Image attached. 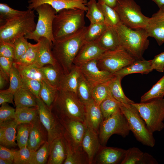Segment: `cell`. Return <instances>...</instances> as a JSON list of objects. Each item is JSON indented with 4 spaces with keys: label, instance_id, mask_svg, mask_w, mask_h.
Instances as JSON below:
<instances>
[{
    "label": "cell",
    "instance_id": "obj_1",
    "mask_svg": "<svg viewBox=\"0 0 164 164\" xmlns=\"http://www.w3.org/2000/svg\"><path fill=\"white\" fill-rule=\"evenodd\" d=\"M86 27L73 34L56 39L53 43V56L64 74L71 70L74 59L84 42Z\"/></svg>",
    "mask_w": 164,
    "mask_h": 164
},
{
    "label": "cell",
    "instance_id": "obj_2",
    "mask_svg": "<svg viewBox=\"0 0 164 164\" xmlns=\"http://www.w3.org/2000/svg\"><path fill=\"white\" fill-rule=\"evenodd\" d=\"M50 108L57 118H71L85 123V105L73 92L58 90Z\"/></svg>",
    "mask_w": 164,
    "mask_h": 164
},
{
    "label": "cell",
    "instance_id": "obj_3",
    "mask_svg": "<svg viewBox=\"0 0 164 164\" xmlns=\"http://www.w3.org/2000/svg\"><path fill=\"white\" fill-rule=\"evenodd\" d=\"M114 28L118 35L120 46L136 60L144 59L143 54L149 45V36L144 29H131L121 23Z\"/></svg>",
    "mask_w": 164,
    "mask_h": 164
},
{
    "label": "cell",
    "instance_id": "obj_4",
    "mask_svg": "<svg viewBox=\"0 0 164 164\" xmlns=\"http://www.w3.org/2000/svg\"><path fill=\"white\" fill-rule=\"evenodd\" d=\"M34 10L28 9L23 15L7 21L0 27V42L13 44L20 38L33 32L36 24Z\"/></svg>",
    "mask_w": 164,
    "mask_h": 164
},
{
    "label": "cell",
    "instance_id": "obj_5",
    "mask_svg": "<svg viewBox=\"0 0 164 164\" xmlns=\"http://www.w3.org/2000/svg\"><path fill=\"white\" fill-rule=\"evenodd\" d=\"M85 12L76 8L65 9L59 12L53 23L55 39L73 34L84 28Z\"/></svg>",
    "mask_w": 164,
    "mask_h": 164
},
{
    "label": "cell",
    "instance_id": "obj_6",
    "mask_svg": "<svg viewBox=\"0 0 164 164\" xmlns=\"http://www.w3.org/2000/svg\"><path fill=\"white\" fill-rule=\"evenodd\" d=\"M137 109L149 130L153 133L164 128V99L132 104Z\"/></svg>",
    "mask_w": 164,
    "mask_h": 164
},
{
    "label": "cell",
    "instance_id": "obj_7",
    "mask_svg": "<svg viewBox=\"0 0 164 164\" xmlns=\"http://www.w3.org/2000/svg\"><path fill=\"white\" fill-rule=\"evenodd\" d=\"M120 108L128 121L130 131L137 140L144 145L153 147L155 140L153 133L147 128L137 108L132 104L122 103Z\"/></svg>",
    "mask_w": 164,
    "mask_h": 164
},
{
    "label": "cell",
    "instance_id": "obj_8",
    "mask_svg": "<svg viewBox=\"0 0 164 164\" xmlns=\"http://www.w3.org/2000/svg\"><path fill=\"white\" fill-rule=\"evenodd\" d=\"M38 15L35 30L25 35L26 39L37 42L41 37L47 39L52 45L55 40L53 34V23L56 13L55 10L47 4H43L36 8Z\"/></svg>",
    "mask_w": 164,
    "mask_h": 164
},
{
    "label": "cell",
    "instance_id": "obj_9",
    "mask_svg": "<svg viewBox=\"0 0 164 164\" xmlns=\"http://www.w3.org/2000/svg\"><path fill=\"white\" fill-rule=\"evenodd\" d=\"M114 9L121 23L131 29H144L149 18L142 14L139 6L133 0H117Z\"/></svg>",
    "mask_w": 164,
    "mask_h": 164
},
{
    "label": "cell",
    "instance_id": "obj_10",
    "mask_svg": "<svg viewBox=\"0 0 164 164\" xmlns=\"http://www.w3.org/2000/svg\"><path fill=\"white\" fill-rule=\"evenodd\" d=\"M130 131L128 121L120 108L111 116L104 119L101 124L98 133L101 144L102 145H106L113 134L125 137Z\"/></svg>",
    "mask_w": 164,
    "mask_h": 164
},
{
    "label": "cell",
    "instance_id": "obj_11",
    "mask_svg": "<svg viewBox=\"0 0 164 164\" xmlns=\"http://www.w3.org/2000/svg\"><path fill=\"white\" fill-rule=\"evenodd\" d=\"M136 60L125 50L120 46L118 49L104 52L97 59L100 69L114 74Z\"/></svg>",
    "mask_w": 164,
    "mask_h": 164
},
{
    "label": "cell",
    "instance_id": "obj_12",
    "mask_svg": "<svg viewBox=\"0 0 164 164\" xmlns=\"http://www.w3.org/2000/svg\"><path fill=\"white\" fill-rule=\"evenodd\" d=\"M39 119L46 130L48 142L50 144L55 139L64 133L63 127L50 109L40 97H36Z\"/></svg>",
    "mask_w": 164,
    "mask_h": 164
},
{
    "label": "cell",
    "instance_id": "obj_13",
    "mask_svg": "<svg viewBox=\"0 0 164 164\" xmlns=\"http://www.w3.org/2000/svg\"><path fill=\"white\" fill-rule=\"evenodd\" d=\"M78 66L82 75L92 88L108 81L114 76L113 74L100 69L97 65V59L88 61Z\"/></svg>",
    "mask_w": 164,
    "mask_h": 164
},
{
    "label": "cell",
    "instance_id": "obj_14",
    "mask_svg": "<svg viewBox=\"0 0 164 164\" xmlns=\"http://www.w3.org/2000/svg\"><path fill=\"white\" fill-rule=\"evenodd\" d=\"M62 126L64 133L77 146H81V142L87 128L85 123L74 119L57 118Z\"/></svg>",
    "mask_w": 164,
    "mask_h": 164
},
{
    "label": "cell",
    "instance_id": "obj_15",
    "mask_svg": "<svg viewBox=\"0 0 164 164\" xmlns=\"http://www.w3.org/2000/svg\"><path fill=\"white\" fill-rule=\"evenodd\" d=\"M28 2V9H35L40 5L46 4L53 8L56 14L65 9H79L85 12L87 10V0H29Z\"/></svg>",
    "mask_w": 164,
    "mask_h": 164
},
{
    "label": "cell",
    "instance_id": "obj_16",
    "mask_svg": "<svg viewBox=\"0 0 164 164\" xmlns=\"http://www.w3.org/2000/svg\"><path fill=\"white\" fill-rule=\"evenodd\" d=\"M105 51L97 41H84L74 59L73 65L79 66L90 60L97 59Z\"/></svg>",
    "mask_w": 164,
    "mask_h": 164
},
{
    "label": "cell",
    "instance_id": "obj_17",
    "mask_svg": "<svg viewBox=\"0 0 164 164\" xmlns=\"http://www.w3.org/2000/svg\"><path fill=\"white\" fill-rule=\"evenodd\" d=\"M126 150L101 145L94 159L93 163L116 164L121 162Z\"/></svg>",
    "mask_w": 164,
    "mask_h": 164
},
{
    "label": "cell",
    "instance_id": "obj_18",
    "mask_svg": "<svg viewBox=\"0 0 164 164\" xmlns=\"http://www.w3.org/2000/svg\"><path fill=\"white\" fill-rule=\"evenodd\" d=\"M81 145L88 157L89 164H93L94 158L101 145L98 134L87 126Z\"/></svg>",
    "mask_w": 164,
    "mask_h": 164
},
{
    "label": "cell",
    "instance_id": "obj_19",
    "mask_svg": "<svg viewBox=\"0 0 164 164\" xmlns=\"http://www.w3.org/2000/svg\"><path fill=\"white\" fill-rule=\"evenodd\" d=\"M84 105L85 123L87 127L98 134L100 125L104 120L100 105L93 99Z\"/></svg>",
    "mask_w": 164,
    "mask_h": 164
},
{
    "label": "cell",
    "instance_id": "obj_20",
    "mask_svg": "<svg viewBox=\"0 0 164 164\" xmlns=\"http://www.w3.org/2000/svg\"><path fill=\"white\" fill-rule=\"evenodd\" d=\"M38 42L39 44L34 64L39 68L47 65H58L53 56L52 45L49 41L46 38L41 37Z\"/></svg>",
    "mask_w": 164,
    "mask_h": 164
},
{
    "label": "cell",
    "instance_id": "obj_21",
    "mask_svg": "<svg viewBox=\"0 0 164 164\" xmlns=\"http://www.w3.org/2000/svg\"><path fill=\"white\" fill-rule=\"evenodd\" d=\"M18 124L15 119L0 123V144L9 148L17 145L16 142Z\"/></svg>",
    "mask_w": 164,
    "mask_h": 164
},
{
    "label": "cell",
    "instance_id": "obj_22",
    "mask_svg": "<svg viewBox=\"0 0 164 164\" xmlns=\"http://www.w3.org/2000/svg\"><path fill=\"white\" fill-rule=\"evenodd\" d=\"M63 136L67 153L63 164H89L88 157L82 146H75L65 135L63 134Z\"/></svg>",
    "mask_w": 164,
    "mask_h": 164
},
{
    "label": "cell",
    "instance_id": "obj_23",
    "mask_svg": "<svg viewBox=\"0 0 164 164\" xmlns=\"http://www.w3.org/2000/svg\"><path fill=\"white\" fill-rule=\"evenodd\" d=\"M32 125L27 146L31 151H36L47 141L48 134L39 118Z\"/></svg>",
    "mask_w": 164,
    "mask_h": 164
},
{
    "label": "cell",
    "instance_id": "obj_24",
    "mask_svg": "<svg viewBox=\"0 0 164 164\" xmlns=\"http://www.w3.org/2000/svg\"><path fill=\"white\" fill-rule=\"evenodd\" d=\"M144 29L149 37L154 38L159 45L164 43V18L153 15Z\"/></svg>",
    "mask_w": 164,
    "mask_h": 164
},
{
    "label": "cell",
    "instance_id": "obj_25",
    "mask_svg": "<svg viewBox=\"0 0 164 164\" xmlns=\"http://www.w3.org/2000/svg\"><path fill=\"white\" fill-rule=\"evenodd\" d=\"M66 150L63 135L54 139L50 144L48 164H62L66 157Z\"/></svg>",
    "mask_w": 164,
    "mask_h": 164
},
{
    "label": "cell",
    "instance_id": "obj_26",
    "mask_svg": "<svg viewBox=\"0 0 164 164\" xmlns=\"http://www.w3.org/2000/svg\"><path fill=\"white\" fill-rule=\"evenodd\" d=\"M44 81L52 87L59 90L62 78L64 74L58 66L46 65L40 68Z\"/></svg>",
    "mask_w": 164,
    "mask_h": 164
},
{
    "label": "cell",
    "instance_id": "obj_27",
    "mask_svg": "<svg viewBox=\"0 0 164 164\" xmlns=\"http://www.w3.org/2000/svg\"><path fill=\"white\" fill-rule=\"evenodd\" d=\"M153 70L150 60L142 59L136 60L129 65L124 67L113 74L122 78L125 76L134 73L147 74Z\"/></svg>",
    "mask_w": 164,
    "mask_h": 164
},
{
    "label": "cell",
    "instance_id": "obj_28",
    "mask_svg": "<svg viewBox=\"0 0 164 164\" xmlns=\"http://www.w3.org/2000/svg\"><path fill=\"white\" fill-rule=\"evenodd\" d=\"M97 41L106 51L114 50L120 47L118 35L114 27L108 26Z\"/></svg>",
    "mask_w": 164,
    "mask_h": 164
},
{
    "label": "cell",
    "instance_id": "obj_29",
    "mask_svg": "<svg viewBox=\"0 0 164 164\" xmlns=\"http://www.w3.org/2000/svg\"><path fill=\"white\" fill-rule=\"evenodd\" d=\"M81 73L78 66L73 65L70 71L64 74L62 79L59 89L73 92L77 89Z\"/></svg>",
    "mask_w": 164,
    "mask_h": 164
},
{
    "label": "cell",
    "instance_id": "obj_30",
    "mask_svg": "<svg viewBox=\"0 0 164 164\" xmlns=\"http://www.w3.org/2000/svg\"><path fill=\"white\" fill-rule=\"evenodd\" d=\"M39 118L38 107L16 108L15 119L18 125L32 124Z\"/></svg>",
    "mask_w": 164,
    "mask_h": 164
},
{
    "label": "cell",
    "instance_id": "obj_31",
    "mask_svg": "<svg viewBox=\"0 0 164 164\" xmlns=\"http://www.w3.org/2000/svg\"><path fill=\"white\" fill-rule=\"evenodd\" d=\"M16 108L38 107L36 97L27 90L21 87L14 94Z\"/></svg>",
    "mask_w": 164,
    "mask_h": 164
},
{
    "label": "cell",
    "instance_id": "obj_32",
    "mask_svg": "<svg viewBox=\"0 0 164 164\" xmlns=\"http://www.w3.org/2000/svg\"><path fill=\"white\" fill-rule=\"evenodd\" d=\"M122 79L120 77L114 75L109 81L108 86L111 95L114 99L121 103H135L133 101L130 100L125 95L121 84Z\"/></svg>",
    "mask_w": 164,
    "mask_h": 164
},
{
    "label": "cell",
    "instance_id": "obj_33",
    "mask_svg": "<svg viewBox=\"0 0 164 164\" xmlns=\"http://www.w3.org/2000/svg\"><path fill=\"white\" fill-rule=\"evenodd\" d=\"M13 65L17 68L22 78L35 79L42 81L43 77L40 68L34 64L27 65Z\"/></svg>",
    "mask_w": 164,
    "mask_h": 164
},
{
    "label": "cell",
    "instance_id": "obj_34",
    "mask_svg": "<svg viewBox=\"0 0 164 164\" xmlns=\"http://www.w3.org/2000/svg\"><path fill=\"white\" fill-rule=\"evenodd\" d=\"M97 5L103 14L104 22L107 26L114 27L121 23L118 14L114 8L98 2Z\"/></svg>",
    "mask_w": 164,
    "mask_h": 164
},
{
    "label": "cell",
    "instance_id": "obj_35",
    "mask_svg": "<svg viewBox=\"0 0 164 164\" xmlns=\"http://www.w3.org/2000/svg\"><path fill=\"white\" fill-rule=\"evenodd\" d=\"M108 26L104 22L90 23L86 27L84 35V41H97L101 37Z\"/></svg>",
    "mask_w": 164,
    "mask_h": 164
},
{
    "label": "cell",
    "instance_id": "obj_36",
    "mask_svg": "<svg viewBox=\"0 0 164 164\" xmlns=\"http://www.w3.org/2000/svg\"><path fill=\"white\" fill-rule=\"evenodd\" d=\"M164 96V75L148 92L142 96L140 102H145L151 100L162 98Z\"/></svg>",
    "mask_w": 164,
    "mask_h": 164
},
{
    "label": "cell",
    "instance_id": "obj_37",
    "mask_svg": "<svg viewBox=\"0 0 164 164\" xmlns=\"http://www.w3.org/2000/svg\"><path fill=\"white\" fill-rule=\"evenodd\" d=\"M121 103L114 99L111 94L104 99L100 105L104 120L111 116L119 109Z\"/></svg>",
    "mask_w": 164,
    "mask_h": 164
},
{
    "label": "cell",
    "instance_id": "obj_38",
    "mask_svg": "<svg viewBox=\"0 0 164 164\" xmlns=\"http://www.w3.org/2000/svg\"><path fill=\"white\" fill-rule=\"evenodd\" d=\"M92 89L91 87L81 74L78 81L76 94L84 104L92 99Z\"/></svg>",
    "mask_w": 164,
    "mask_h": 164
},
{
    "label": "cell",
    "instance_id": "obj_39",
    "mask_svg": "<svg viewBox=\"0 0 164 164\" xmlns=\"http://www.w3.org/2000/svg\"><path fill=\"white\" fill-rule=\"evenodd\" d=\"M39 44V42L35 44L30 43L29 47L26 53L19 59L14 60L13 63L21 65L34 64L36 60Z\"/></svg>",
    "mask_w": 164,
    "mask_h": 164
},
{
    "label": "cell",
    "instance_id": "obj_40",
    "mask_svg": "<svg viewBox=\"0 0 164 164\" xmlns=\"http://www.w3.org/2000/svg\"><path fill=\"white\" fill-rule=\"evenodd\" d=\"M58 90L52 87L45 81H42L39 97L50 108L53 104Z\"/></svg>",
    "mask_w": 164,
    "mask_h": 164
},
{
    "label": "cell",
    "instance_id": "obj_41",
    "mask_svg": "<svg viewBox=\"0 0 164 164\" xmlns=\"http://www.w3.org/2000/svg\"><path fill=\"white\" fill-rule=\"evenodd\" d=\"M86 5L87 10L86 16L89 20L90 23L104 22L103 14L98 8L96 0H90Z\"/></svg>",
    "mask_w": 164,
    "mask_h": 164
},
{
    "label": "cell",
    "instance_id": "obj_42",
    "mask_svg": "<svg viewBox=\"0 0 164 164\" xmlns=\"http://www.w3.org/2000/svg\"><path fill=\"white\" fill-rule=\"evenodd\" d=\"M32 125L31 124L27 123L18 125L16 140L19 149L27 146Z\"/></svg>",
    "mask_w": 164,
    "mask_h": 164
},
{
    "label": "cell",
    "instance_id": "obj_43",
    "mask_svg": "<svg viewBox=\"0 0 164 164\" xmlns=\"http://www.w3.org/2000/svg\"><path fill=\"white\" fill-rule=\"evenodd\" d=\"M109 81L97 85L92 88V99L98 105H100L101 103L111 94L108 86Z\"/></svg>",
    "mask_w": 164,
    "mask_h": 164
},
{
    "label": "cell",
    "instance_id": "obj_44",
    "mask_svg": "<svg viewBox=\"0 0 164 164\" xmlns=\"http://www.w3.org/2000/svg\"><path fill=\"white\" fill-rule=\"evenodd\" d=\"M144 152L137 147L130 148L126 152L121 164H141Z\"/></svg>",
    "mask_w": 164,
    "mask_h": 164
},
{
    "label": "cell",
    "instance_id": "obj_45",
    "mask_svg": "<svg viewBox=\"0 0 164 164\" xmlns=\"http://www.w3.org/2000/svg\"><path fill=\"white\" fill-rule=\"evenodd\" d=\"M50 150V144L46 141L37 150L33 151L32 164L47 163Z\"/></svg>",
    "mask_w": 164,
    "mask_h": 164
},
{
    "label": "cell",
    "instance_id": "obj_46",
    "mask_svg": "<svg viewBox=\"0 0 164 164\" xmlns=\"http://www.w3.org/2000/svg\"><path fill=\"white\" fill-rule=\"evenodd\" d=\"M33 151L27 146L14 149V164H32Z\"/></svg>",
    "mask_w": 164,
    "mask_h": 164
},
{
    "label": "cell",
    "instance_id": "obj_47",
    "mask_svg": "<svg viewBox=\"0 0 164 164\" xmlns=\"http://www.w3.org/2000/svg\"><path fill=\"white\" fill-rule=\"evenodd\" d=\"M9 86L5 91L13 94L19 88L22 87V78L17 68L13 65L9 74Z\"/></svg>",
    "mask_w": 164,
    "mask_h": 164
},
{
    "label": "cell",
    "instance_id": "obj_48",
    "mask_svg": "<svg viewBox=\"0 0 164 164\" xmlns=\"http://www.w3.org/2000/svg\"><path fill=\"white\" fill-rule=\"evenodd\" d=\"M26 11V10L22 11L15 9L6 4L0 3V22H3V24L7 21L23 15Z\"/></svg>",
    "mask_w": 164,
    "mask_h": 164
},
{
    "label": "cell",
    "instance_id": "obj_49",
    "mask_svg": "<svg viewBox=\"0 0 164 164\" xmlns=\"http://www.w3.org/2000/svg\"><path fill=\"white\" fill-rule=\"evenodd\" d=\"M22 88L30 92L36 97H39V94L42 81L35 79L22 78Z\"/></svg>",
    "mask_w": 164,
    "mask_h": 164
},
{
    "label": "cell",
    "instance_id": "obj_50",
    "mask_svg": "<svg viewBox=\"0 0 164 164\" xmlns=\"http://www.w3.org/2000/svg\"><path fill=\"white\" fill-rule=\"evenodd\" d=\"M30 43L24 36L17 39L14 43L15 56L14 60L19 59L26 51L28 49Z\"/></svg>",
    "mask_w": 164,
    "mask_h": 164
},
{
    "label": "cell",
    "instance_id": "obj_51",
    "mask_svg": "<svg viewBox=\"0 0 164 164\" xmlns=\"http://www.w3.org/2000/svg\"><path fill=\"white\" fill-rule=\"evenodd\" d=\"M15 109L7 103L1 105L0 108V123L15 119Z\"/></svg>",
    "mask_w": 164,
    "mask_h": 164
},
{
    "label": "cell",
    "instance_id": "obj_52",
    "mask_svg": "<svg viewBox=\"0 0 164 164\" xmlns=\"http://www.w3.org/2000/svg\"><path fill=\"white\" fill-rule=\"evenodd\" d=\"M0 56L14 59V44L5 42H0Z\"/></svg>",
    "mask_w": 164,
    "mask_h": 164
},
{
    "label": "cell",
    "instance_id": "obj_53",
    "mask_svg": "<svg viewBox=\"0 0 164 164\" xmlns=\"http://www.w3.org/2000/svg\"><path fill=\"white\" fill-rule=\"evenodd\" d=\"M150 63L153 70L163 72L164 71V52L155 56L153 59L150 60Z\"/></svg>",
    "mask_w": 164,
    "mask_h": 164
},
{
    "label": "cell",
    "instance_id": "obj_54",
    "mask_svg": "<svg viewBox=\"0 0 164 164\" xmlns=\"http://www.w3.org/2000/svg\"><path fill=\"white\" fill-rule=\"evenodd\" d=\"M14 59L0 56V71L9 77L10 72L13 65Z\"/></svg>",
    "mask_w": 164,
    "mask_h": 164
},
{
    "label": "cell",
    "instance_id": "obj_55",
    "mask_svg": "<svg viewBox=\"0 0 164 164\" xmlns=\"http://www.w3.org/2000/svg\"><path fill=\"white\" fill-rule=\"evenodd\" d=\"M14 94L4 90L0 91V105L6 103L15 104L14 102Z\"/></svg>",
    "mask_w": 164,
    "mask_h": 164
},
{
    "label": "cell",
    "instance_id": "obj_56",
    "mask_svg": "<svg viewBox=\"0 0 164 164\" xmlns=\"http://www.w3.org/2000/svg\"><path fill=\"white\" fill-rule=\"evenodd\" d=\"M0 158L12 160H14V149H11L0 145Z\"/></svg>",
    "mask_w": 164,
    "mask_h": 164
},
{
    "label": "cell",
    "instance_id": "obj_57",
    "mask_svg": "<svg viewBox=\"0 0 164 164\" xmlns=\"http://www.w3.org/2000/svg\"><path fill=\"white\" fill-rule=\"evenodd\" d=\"M157 160L151 155L144 152L141 164H157Z\"/></svg>",
    "mask_w": 164,
    "mask_h": 164
},
{
    "label": "cell",
    "instance_id": "obj_58",
    "mask_svg": "<svg viewBox=\"0 0 164 164\" xmlns=\"http://www.w3.org/2000/svg\"><path fill=\"white\" fill-rule=\"evenodd\" d=\"M9 80V77L0 71V89L2 90Z\"/></svg>",
    "mask_w": 164,
    "mask_h": 164
},
{
    "label": "cell",
    "instance_id": "obj_59",
    "mask_svg": "<svg viewBox=\"0 0 164 164\" xmlns=\"http://www.w3.org/2000/svg\"><path fill=\"white\" fill-rule=\"evenodd\" d=\"M117 2V0H98L97 2L106 4L114 9L116 5Z\"/></svg>",
    "mask_w": 164,
    "mask_h": 164
},
{
    "label": "cell",
    "instance_id": "obj_60",
    "mask_svg": "<svg viewBox=\"0 0 164 164\" xmlns=\"http://www.w3.org/2000/svg\"><path fill=\"white\" fill-rule=\"evenodd\" d=\"M153 15L164 18V6L159 8V11Z\"/></svg>",
    "mask_w": 164,
    "mask_h": 164
},
{
    "label": "cell",
    "instance_id": "obj_61",
    "mask_svg": "<svg viewBox=\"0 0 164 164\" xmlns=\"http://www.w3.org/2000/svg\"><path fill=\"white\" fill-rule=\"evenodd\" d=\"M14 164V161L12 160L0 158V164Z\"/></svg>",
    "mask_w": 164,
    "mask_h": 164
},
{
    "label": "cell",
    "instance_id": "obj_62",
    "mask_svg": "<svg viewBox=\"0 0 164 164\" xmlns=\"http://www.w3.org/2000/svg\"><path fill=\"white\" fill-rule=\"evenodd\" d=\"M158 6L159 8L164 6V0H152Z\"/></svg>",
    "mask_w": 164,
    "mask_h": 164
},
{
    "label": "cell",
    "instance_id": "obj_63",
    "mask_svg": "<svg viewBox=\"0 0 164 164\" xmlns=\"http://www.w3.org/2000/svg\"></svg>",
    "mask_w": 164,
    "mask_h": 164
}]
</instances>
